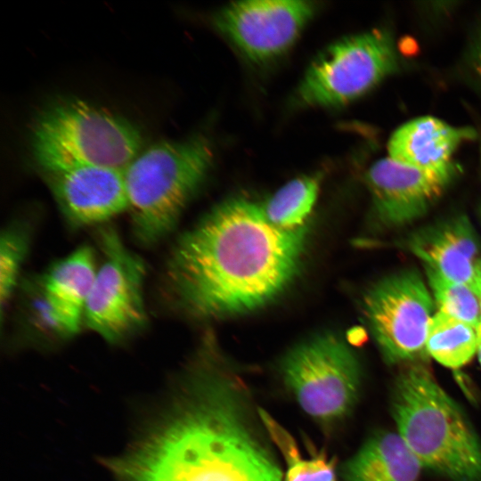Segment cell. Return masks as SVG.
<instances>
[{"label": "cell", "instance_id": "obj_1", "mask_svg": "<svg viewBox=\"0 0 481 481\" xmlns=\"http://www.w3.org/2000/svg\"><path fill=\"white\" fill-rule=\"evenodd\" d=\"M221 356L207 333L173 406L110 463L120 481H283Z\"/></svg>", "mask_w": 481, "mask_h": 481}, {"label": "cell", "instance_id": "obj_2", "mask_svg": "<svg viewBox=\"0 0 481 481\" xmlns=\"http://www.w3.org/2000/svg\"><path fill=\"white\" fill-rule=\"evenodd\" d=\"M307 226L271 224L262 205L243 198L215 207L182 234L165 268L168 298L203 320L256 311L278 298L301 266Z\"/></svg>", "mask_w": 481, "mask_h": 481}, {"label": "cell", "instance_id": "obj_3", "mask_svg": "<svg viewBox=\"0 0 481 481\" xmlns=\"http://www.w3.org/2000/svg\"><path fill=\"white\" fill-rule=\"evenodd\" d=\"M392 415L422 467L454 481H481V444L457 403L421 365L397 377Z\"/></svg>", "mask_w": 481, "mask_h": 481}, {"label": "cell", "instance_id": "obj_4", "mask_svg": "<svg viewBox=\"0 0 481 481\" xmlns=\"http://www.w3.org/2000/svg\"><path fill=\"white\" fill-rule=\"evenodd\" d=\"M38 171L98 166L125 170L143 150L135 124L86 101L63 97L39 110L29 132Z\"/></svg>", "mask_w": 481, "mask_h": 481}, {"label": "cell", "instance_id": "obj_5", "mask_svg": "<svg viewBox=\"0 0 481 481\" xmlns=\"http://www.w3.org/2000/svg\"><path fill=\"white\" fill-rule=\"evenodd\" d=\"M208 141L195 135L151 144L125 168L128 211L135 240L150 246L175 227L212 167Z\"/></svg>", "mask_w": 481, "mask_h": 481}, {"label": "cell", "instance_id": "obj_6", "mask_svg": "<svg viewBox=\"0 0 481 481\" xmlns=\"http://www.w3.org/2000/svg\"><path fill=\"white\" fill-rule=\"evenodd\" d=\"M398 56L391 36L372 29L344 37L310 63L294 100L302 107H336L363 95L395 71Z\"/></svg>", "mask_w": 481, "mask_h": 481}, {"label": "cell", "instance_id": "obj_7", "mask_svg": "<svg viewBox=\"0 0 481 481\" xmlns=\"http://www.w3.org/2000/svg\"><path fill=\"white\" fill-rule=\"evenodd\" d=\"M286 387L302 410L323 423L346 416L356 402L359 363L342 338L315 335L289 350L281 363Z\"/></svg>", "mask_w": 481, "mask_h": 481}, {"label": "cell", "instance_id": "obj_8", "mask_svg": "<svg viewBox=\"0 0 481 481\" xmlns=\"http://www.w3.org/2000/svg\"><path fill=\"white\" fill-rule=\"evenodd\" d=\"M102 262L96 270L83 323L109 343H118L144 327L145 265L112 227L100 231Z\"/></svg>", "mask_w": 481, "mask_h": 481}, {"label": "cell", "instance_id": "obj_9", "mask_svg": "<svg viewBox=\"0 0 481 481\" xmlns=\"http://www.w3.org/2000/svg\"><path fill=\"white\" fill-rule=\"evenodd\" d=\"M366 322L385 359H415L426 349L433 301L419 273L404 271L385 277L364 294Z\"/></svg>", "mask_w": 481, "mask_h": 481}, {"label": "cell", "instance_id": "obj_10", "mask_svg": "<svg viewBox=\"0 0 481 481\" xmlns=\"http://www.w3.org/2000/svg\"><path fill=\"white\" fill-rule=\"evenodd\" d=\"M314 12L308 1H240L217 11L213 23L249 61L263 63L284 53Z\"/></svg>", "mask_w": 481, "mask_h": 481}, {"label": "cell", "instance_id": "obj_11", "mask_svg": "<svg viewBox=\"0 0 481 481\" xmlns=\"http://www.w3.org/2000/svg\"><path fill=\"white\" fill-rule=\"evenodd\" d=\"M458 172L452 162L439 169H422L389 157L376 161L366 174L373 208L385 225H405L423 216Z\"/></svg>", "mask_w": 481, "mask_h": 481}, {"label": "cell", "instance_id": "obj_12", "mask_svg": "<svg viewBox=\"0 0 481 481\" xmlns=\"http://www.w3.org/2000/svg\"><path fill=\"white\" fill-rule=\"evenodd\" d=\"M39 172L73 225L99 224L128 209L124 170L86 166Z\"/></svg>", "mask_w": 481, "mask_h": 481}, {"label": "cell", "instance_id": "obj_13", "mask_svg": "<svg viewBox=\"0 0 481 481\" xmlns=\"http://www.w3.org/2000/svg\"><path fill=\"white\" fill-rule=\"evenodd\" d=\"M96 270L93 249L82 246L53 264L41 278L46 318L61 336L70 337L79 330Z\"/></svg>", "mask_w": 481, "mask_h": 481}, {"label": "cell", "instance_id": "obj_14", "mask_svg": "<svg viewBox=\"0 0 481 481\" xmlns=\"http://www.w3.org/2000/svg\"><path fill=\"white\" fill-rule=\"evenodd\" d=\"M408 247L428 268L474 289L481 275V258L477 239L465 216L420 229L410 237Z\"/></svg>", "mask_w": 481, "mask_h": 481}, {"label": "cell", "instance_id": "obj_15", "mask_svg": "<svg viewBox=\"0 0 481 481\" xmlns=\"http://www.w3.org/2000/svg\"><path fill=\"white\" fill-rule=\"evenodd\" d=\"M469 127H456L434 117L410 120L398 127L387 143L388 157L422 169H439L452 163L458 147L473 139Z\"/></svg>", "mask_w": 481, "mask_h": 481}, {"label": "cell", "instance_id": "obj_16", "mask_svg": "<svg viewBox=\"0 0 481 481\" xmlns=\"http://www.w3.org/2000/svg\"><path fill=\"white\" fill-rule=\"evenodd\" d=\"M422 465L398 433L371 436L342 468L344 481H418Z\"/></svg>", "mask_w": 481, "mask_h": 481}, {"label": "cell", "instance_id": "obj_17", "mask_svg": "<svg viewBox=\"0 0 481 481\" xmlns=\"http://www.w3.org/2000/svg\"><path fill=\"white\" fill-rule=\"evenodd\" d=\"M257 415L286 461L283 481H337L333 459H329L324 452L304 458L287 429L262 408H258Z\"/></svg>", "mask_w": 481, "mask_h": 481}, {"label": "cell", "instance_id": "obj_18", "mask_svg": "<svg viewBox=\"0 0 481 481\" xmlns=\"http://www.w3.org/2000/svg\"><path fill=\"white\" fill-rule=\"evenodd\" d=\"M319 175L295 178L276 191L263 205L267 220L273 225L292 230L306 225V221L316 202Z\"/></svg>", "mask_w": 481, "mask_h": 481}, {"label": "cell", "instance_id": "obj_19", "mask_svg": "<svg viewBox=\"0 0 481 481\" xmlns=\"http://www.w3.org/2000/svg\"><path fill=\"white\" fill-rule=\"evenodd\" d=\"M477 330L473 326L437 312L430 322L426 351L441 364L459 368L477 351Z\"/></svg>", "mask_w": 481, "mask_h": 481}, {"label": "cell", "instance_id": "obj_20", "mask_svg": "<svg viewBox=\"0 0 481 481\" xmlns=\"http://www.w3.org/2000/svg\"><path fill=\"white\" fill-rule=\"evenodd\" d=\"M426 271L439 312L477 328L481 322V309L475 291L430 268L426 267Z\"/></svg>", "mask_w": 481, "mask_h": 481}, {"label": "cell", "instance_id": "obj_21", "mask_svg": "<svg viewBox=\"0 0 481 481\" xmlns=\"http://www.w3.org/2000/svg\"><path fill=\"white\" fill-rule=\"evenodd\" d=\"M28 234L21 228L9 227L0 240V302L1 315L16 285L21 264L28 249Z\"/></svg>", "mask_w": 481, "mask_h": 481}, {"label": "cell", "instance_id": "obj_22", "mask_svg": "<svg viewBox=\"0 0 481 481\" xmlns=\"http://www.w3.org/2000/svg\"><path fill=\"white\" fill-rule=\"evenodd\" d=\"M472 64L476 73L481 78V31L473 49Z\"/></svg>", "mask_w": 481, "mask_h": 481}, {"label": "cell", "instance_id": "obj_23", "mask_svg": "<svg viewBox=\"0 0 481 481\" xmlns=\"http://www.w3.org/2000/svg\"><path fill=\"white\" fill-rule=\"evenodd\" d=\"M476 330H477V352L479 362L481 364V322L476 328Z\"/></svg>", "mask_w": 481, "mask_h": 481}, {"label": "cell", "instance_id": "obj_24", "mask_svg": "<svg viewBox=\"0 0 481 481\" xmlns=\"http://www.w3.org/2000/svg\"><path fill=\"white\" fill-rule=\"evenodd\" d=\"M473 290L475 291V293L477 295L479 298L480 309H481V275L479 276Z\"/></svg>", "mask_w": 481, "mask_h": 481}]
</instances>
